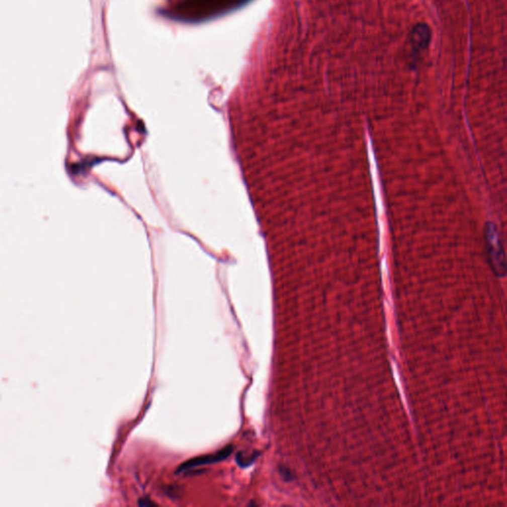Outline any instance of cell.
Returning <instances> with one entry per match:
<instances>
[{
	"label": "cell",
	"mask_w": 507,
	"mask_h": 507,
	"mask_svg": "<svg viewBox=\"0 0 507 507\" xmlns=\"http://www.w3.org/2000/svg\"><path fill=\"white\" fill-rule=\"evenodd\" d=\"M485 239L488 256L494 272L499 276L505 274V257L497 228L493 223H487L485 226Z\"/></svg>",
	"instance_id": "cell-1"
},
{
	"label": "cell",
	"mask_w": 507,
	"mask_h": 507,
	"mask_svg": "<svg viewBox=\"0 0 507 507\" xmlns=\"http://www.w3.org/2000/svg\"><path fill=\"white\" fill-rule=\"evenodd\" d=\"M432 38V31L425 23L415 25L409 36L412 61H416L427 50Z\"/></svg>",
	"instance_id": "cell-2"
},
{
	"label": "cell",
	"mask_w": 507,
	"mask_h": 507,
	"mask_svg": "<svg viewBox=\"0 0 507 507\" xmlns=\"http://www.w3.org/2000/svg\"><path fill=\"white\" fill-rule=\"evenodd\" d=\"M232 452H233V446H228V447L223 448L220 451H217L214 454L204 455V456L190 459V461H188V462L184 463L182 466H180L177 473H181V472L187 471L189 469H193V468L204 466V465H209V464L221 462L223 460H226L231 455Z\"/></svg>",
	"instance_id": "cell-3"
},
{
	"label": "cell",
	"mask_w": 507,
	"mask_h": 507,
	"mask_svg": "<svg viewBox=\"0 0 507 507\" xmlns=\"http://www.w3.org/2000/svg\"><path fill=\"white\" fill-rule=\"evenodd\" d=\"M139 505H141V506H149V505H153V506H154V505H157V504H156L155 502H152V501H151V499H149V498H143V499H141V500L139 501Z\"/></svg>",
	"instance_id": "cell-4"
}]
</instances>
